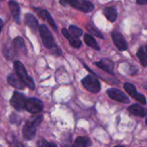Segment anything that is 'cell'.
Segmentation results:
<instances>
[{
  "label": "cell",
  "instance_id": "cell-1",
  "mask_svg": "<svg viewBox=\"0 0 147 147\" xmlns=\"http://www.w3.org/2000/svg\"><path fill=\"white\" fill-rule=\"evenodd\" d=\"M42 119H43L42 115H38L26 122L22 129V135L24 139H26L27 140H31L34 138L36 128L41 123Z\"/></svg>",
  "mask_w": 147,
  "mask_h": 147
},
{
  "label": "cell",
  "instance_id": "cell-2",
  "mask_svg": "<svg viewBox=\"0 0 147 147\" xmlns=\"http://www.w3.org/2000/svg\"><path fill=\"white\" fill-rule=\"evenodd\" d=\"M14 68L16 71V75L19 77V78L24 83L25 85H27L30 90H34L35 84L34 80L31 78V77L28 76L24 65L20 61H15L14 63Z\"/></svg>",
  "mask_w": 147,
  "mask_h": 147
},
{
  "label": "cell",
  "instance_id": "cell-3",
  "mask_svg": "<svg viewBox=\"0 0 147 147\" xmlns=\"http://www.w3.org/2000/svg\"><path fill=\"white\" fill-rule=\"evenodd\" d=\"M60 3L63 5L70 4L73 8L84 13L90 12L94 9L93 3L88 0H60Z\"/></svg>",
  "mask_w": 147,
  "mask_h": 147
},
{
  "label": "cell",
  "instance_id": "cell-4",
  "mask_svg": "<svg viewBox=\"0 0 147 147\" xmlns=\"http://www.w3.org/2000/svg\"><path fill=\"white\" fill-rule=\"evenodd\" d=\"M82 84L84 86V88L92 93H98L101 90V84L99 80L92 76V75H87L82 79Z\"/></svg>",
  "mask_w": 147,
  "mask_h": 147
},
{
  "label": "cell",
  "instance_id": "cell-5",
  "mask_svg": "<svg viewBox=\"0 0 147 147\" xmlns=\"http://www.w3.org/2000/svg\"><path fill=\"white\" fill-rule=\"evenodd\" d=\"M39 31H40V37H41L44 46L48 49L53 48L56 45H55L54 39L53 37L50 30L48 29V28L45 24H42V25L39 26Z\"/></svg>",
  "mask_w": 147,
  "mask_h": 147
},
{
  "label": "cell",
  "instance_id": "cell-6",
  "mask_svg": "<svg viewBox=\"0 0 147 147\" xmlns=\"http://www.w3.org/2000/svg\"><path fill=\"white\" fill-rule=\"evenodd\" d=\"M27 98L25 96L18 91H15L13 93V96L10 99V104L11 106L17 111H22L25 109V104H26Z\"/></svg>",
  "mask_w": 147,
  "mask_h": 147
},
{
  "label": "cell",
  "instance_id": "cell-7",
  "mask_svg": "<svg viewBox=\"0 0 147 147\" xmlns=\"http://www.w3.org/2000/svg\"><path fill=\"white\" fill-rule=\"evenodd\" d=\"M25 109L31 114L40 113L43 109V102L37 98H28L26 101Z\"/></svg>",
  "mask_w": 147,
  "mask_h": 147
},
{
  "label": "cell",
  "instance_id": "cell-8",
  "mask_svg": "<svg viewBox=\"0 0 147 147\" xmlns=\"http://www.w3.org/2000/svg\"><path fill=\"white\" fill-rule=\"evenodd\" d=\"M107 93H108V96L111 99H113L116 102H119L121 103H128L130 102V100L128 99L127 95L120 90L111 88V89L108 90Z\"/></svg>",
  "mask_w": 147,
  "mask_h": 147
},
{
  "label": "cell",
  "instance_id": "cell-9",
  "mask_svg": "<svg viewBox=\"0 0 147 147\" xmlns=\"http://www.w3.org/2000/svg\"><path fill=\"white\" fill-rule=\"evenodd\" d=\"M112 39L115 45V47L120 51H125L128 48V44L123 35L118 31H113L112 33Z\"/></svg>",
  "mask_w": 147,
  "mask_h": 147
},
{
  "label": "cell",
  "instance_id": "cell-10",
  "mask_svg": "<svg viewBox=\"0 0 147 147\" xmlns=\"http://www.w3.org/2000/svg\"><path fill=\"white\" fill-rule=\"evenodd\" d=\"M96 66H98L102 71H106L107 73L113 74L114 73V63L109 59H102L99 62L96 63Z\"/></svg>",
  "mask_w": 147,
  "mask_h": 147
},
{
  "label": "cell",
  "instance_id": "cell-11",
  "mask_svg": "<svg viewBox=\"0 0 147 147\" xmlns=\"http://www.w3.org/2000/svg\"><path fill=\"white\" fill-rule=\"evenodd\" d=\"M12 45L14 47L16 53H19V54H22V55L27 54V48H26V46H25V43H24V40L22 38L16 37L13 40Z\"/></svg>",
  "mask_w": 147,
  "mask_h": 147
},
{
  "label": "cell",
  "instance_id": "cell-12",
  "mask_svg": "<svg viewBox=\"0 0 147 147\" xmlns=\"http://www.w3.org/2000/svg\"><path fill=\"white\" fill-rule=\"evenodd\" d=\"M7 80H8V83H9L11 86H13L14 88H16V89H18V90H24V89H25V84H24V83H23V82L19 78V77H18L17 75H16V74H13V73L9 74V75L8 76Z\"/></svg>",
  "mask_w": 147,
  "mask_h": 147
},
{
  "label": "cell",
  "instance_id": "cell-13",
  "mask_svg": "<svg viewBox=\"0 0 147 147\" xmlns=\"http://www.w3.org/2000/svg\"><path fill=\"white\" fill-rule=\"evenodd\" d=\"M128 111L138 117H146L147 116V110L143 108L142 106H140V104H133L128 108Z\"/></svg>",
  "mask_w": 147,
  "mask_h": 147
},
{
  "label": "cell",
  "instance_id": "cell-14",
  "mask_svg": "<svg viewBox=\"0 0 147 147\" xmlns=\"http://www.w3.org/2000/svg\"><path fill=\"white\" fill-rule=\"evenodd\" d=\"M9 7L11 12V15L13 16V18L15 19V21L17 23H20V8L18 3L16 1L10 0L9 2Z\"/></svg>",
  "mask_w": 147,
  "mask_h": 147
},
{
  "label": "cell",
  "instance_id": "cell-15",
  "mask_svg": "<svg viewBox=\"0 0 147 147\" xmlns=\"http://www.w3.org/2000/svg\"><path fill=\"white\" fill-rule=\"evenodd\" d=\"M25 22H26V24L30 28L32 31L36 32V30L39 28V23H38L37 19L33 14H30V13L27 14L25 16Z\"/></svg>",
  "mask_w": 147,
  "mask_h": 147
},
{
  "label": "cell",
  "instance_id": "cell-16",
  "mask_svg": "<svg viewBox=\"0 0 147 147\" xmlns=\"http://www.w3.org/2000/svg\"><path fill=\"white\" fill-rule=\"evenodd\" d=\"M62 34H63V35L69 40V42H70V44H71V47H75V48H79V47L82 46L81 40H79L78 38H75V37L71 36V35L70 34V33L68 32L67 29L63 28V29H62Z\"/></svg>",
  "mask_w": 147,
  "mask_h": 147
},
{
  "label": "cell",
  "instance_id": "cell-17",
  "mask_svg": "<svg viewBox=\"0 0 147 147\" xmlns=\"http://www.w3.org/2000/svg\"><path fill=\"white\" fill-rule=\"evenodd\" d=\"M103 14L106 16V18L109 22H115L117 19V16H118L117 10L113 7H106L103 9Z\"/></svg>",
  "mask_w": 147,
  "mask_h": 147
},
{
  "label": "cell",
  "instance_id": "cell-18",
  "mask_svg": "<svg viewBox=\"0 0 147 147\" xmlns=\"http://www.w3.org/2000/svg\"><path fill=\"white\" fill-rule=\"evenodd\" d=\"M91 146V141L87 137H78L73 143V147H89Z\"/></svg>",
  "mask_w": 147,
  "mask_h": 147
},
{
  "label": "cell",
  "instance_id": "cell-19",
  "mask_svg": "<svg viewBox=\"0 0 147 147\" xmlns=\"http://www.w3.org/2000/svg\"><path fill=\"white\" fill-rule=\"evenodd\" d=\"M84 42H85V44H86L87 46H89V47L94 48L95 50H97V51L100 50L99 45L97 44L96 40L94 39V37H93L92 35L87 34H85V35L84 36Z\"/></svg>",
  "mask_w": 147,
  "mask_h": 147
},
{
  "label": "cell",
  "instance_id": "cell-20",
  "mask_svg": "<svg viewBox=\"0 0 147 147\" xmlns=\"http://www.w3.org/2000/svg\"><path fill=\"white\" fill-rule=\"evenodd\" d=\"M137 57L139 58L141 65L143 66H147V53L144 51V49L142 47H140L138 52H137Z\"/></svg>",
  "mask_w": 147,
  "mask_h": 147
},
{
  "label": "cell",
  "instance_id": "cell-21",
  "mask_svg": "<svg viewBox=\"0 0 147 147\" xmlns=\"http://www.w3.org/2000/svg\"><path fill=\"white\" fill-rule=\"evenodd\" d=\"M68 32L70 33V34L75 38H79L82 34H83V30L81 28H79L77 26H74V25H71L69 27V30Z\"/></svg>",
  "mask_w": 147,
  "mask_h": 147
},
{
  "label": "cell",
  "instance_id": "cell-22",
  "mask_svg": "<svg viewBox=\"0 0 147 147\" xmlns=\"http://www.w3.org/2000/svg\"><path fill=\"white\" fill-rule=\"evenodd\" d=\"M124 89L133 97H134L138 94L137 90H136V87L133 84H131V83H125L124 84Z\"/></svg>",
  "mask_w": 147,
  "mask_h": 147
},
{
  "label": "cell",
  "instance_id": "cell-23",
  "mask_svg": "<svg viewBox=\"0 0 147 147\" xmlns=\"http://www.w3.org/2000/svg\"><path fill=\"white\" fill-rule=\"evenodd\" d=\"M87 29H88V31H89L90 34L96 35V37H99V38H101V39H103V35L102 34V33H101L98 29H96L93 25H88V26H87Z\"/></svg>",
  "mask_w": 147,
  "mask_h": 147
},
{
  "label": "cell",
  "instance_id": "cell-24",
  "mask_svg": "<svg viewBox=\"0 0 147 147\" xmlns=\"http://www.w3.org/2000/svg\"><path fill=\"white\" fill-rule=\"evenodd\" d=\"M45 19L48 22V23L51 25V27H52L53 29L57 30V26H56V23H55V22H54L53 18V17H52V16L49 14V12H48V11H47V10H46V14H45Z\"/></svg>",
  "mask_w": 147,
  "mask_h": 147
},
{
  "label": "cell",
  "instance_id": "cell-25",
  "mask_svg": "<svg viewBox=\"0 0 147 147\" xmlns=\"http://www.w3.org/2000/svg\"><path fill=\"white\" fill-rule=\"evenodd\" d=\"M38 146L39 147H58L56 144L53 142H47L46 140H40L38 142Z\"/></svg>",
  "mask_w": 147,
  "mask_h": 147
},
{
  "label": "cell",
  "instance_id": "cell-26",
  "mask_svg": "<svg viewBox=\"0 0 147 147\" xmlns=\"http://www.w3.org/2000/svg\"><path fill=\"white\" fill-rule=\"evenodd\" d=\"M134 99L137 100L139 102H140V103L143 104V105H146V99L145 96L142 95V94H139V93H138V94L134 96Z\"/></svg>",
  "mask_w": 147,
  "mask_h": 147
},
{
  "label": "cell",
  "instance_id": "cell-27",
  "mask_svg": "<svg viewBox=\"0 0 147 147\" xmlns=\"http://www.w3.org/2000/svg\"><path fill=\"white\" fill-rule=\"evenodd\" d=\"M136 2H137L138 4H140V5L147 3V0H136Z\"/></svg>",
  "mask_w": 147,
  "mask_h": 147
},
{
  "label": "cell",
  "instance_id": "cell-28",
  "mask_svg": "<svg viewBox=\"0 0 147 147\" xmlns=\"http://www.w3.org/2000/svg\"><path fill=\"white\" fill-rule=\"evenodd\" d=\"M3 26V20L0 18V32H1V30H2Z\"/></svg>",
  "mask_w": 147,
  "mask_h": 147
},
{
  "label": "cell",
  "instance_id": "cell-29",
  "mask_svg": "<svg viewBox=\"0 0 147 147\" xmlns=\"http://www.w3.org/2000/svg\"><path fill=\"white\" fill-rule=\"evenodd\" d=\"M14 147H25L23 145H22V144H16V146H14Z\"/></svg>",
  "mask_w": 147,
  "mask_h": 147
},
{
  "label": "cell",
  "instance_id": "cell-30",
  "mask_svg": "<svg viewBox=\"0 0 147 147\" xmlns=\"http://www.w3.org/2000/svg\"><path fill=\"white\" fill-rule=\"evenodd\" d=\"M115 147H125V146H115Z\"/></svg>",
  "mask_w": 147,
  "mask_h": 147
},
{
  "label": "cell",
  "instance_id": "cell-31",
  "mask_svg": "<svg viewBox=\"0 0 147 147\" xmlns=\"http://www.w3.org/2000/svg\"><path fill=\"white\" fill-rule=\"evenodd\" d=\"M146 125H147V120H146Z\"/></svg>",
  "mask_w": 147,
  "mask_h": 147
},
{
  "label": "cell",
  "instance_id": "cell-32",
  "mask_svg": "<svg viewBox=\"0 0 147 147\" xmlns=\"http://www.w3.org/2000/svg\"><path fill=\"white\" fill-rule=\"evenodd\" d=\"M146 53H147V47H146Z\"/></svg>",
  "mask_w": 147,
  "mask_h": 147
},
{
  "label": "cell",
  "instance_id": "cell-33",
  "mask_svg": "<svg viewBox=\"0 0 147 147\" xmlns=\"http://www.w3.org/2000/svg\"><path fill=\"white\" fill-rule=\"evenodd\" d=\"M0 1H2V0H0Z\"/></svg>",
  "mask_w": 147,
  "mask_h": 147
}]
</instances>
